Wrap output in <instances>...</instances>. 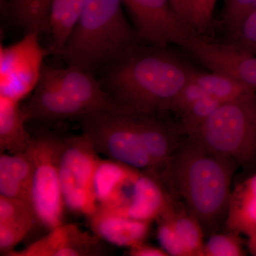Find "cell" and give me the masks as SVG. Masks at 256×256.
I'll use <instances>...</instances> for the list:
<instances>
[{
  "label": "cell",
  "mask_w": 256,
  "mask_h": 256,
  "mask_svg": "<svg viewBox=\"0 0 256 256\" xmlns=\"http://www.w3.org/2000/svg\"><path fill=\"white\" fill-rule=\"evenodd\" d=\"M238 165L192 137L175 152L161 182L201 224L205 236L225 225Z\"/></svg>",
  "instance_id": "1"
},
{
  "label": "cell",
  "mask_w": 256,
  "mask_h": 256,
  "mask_svg": "<svg viewBox=\"0 0 256 256\" xmlns=\"http://www.w3.org/2000/svg\"><path fill=\"white\" fill-rule=\"evenodd\" d=\"M107 67L106 92L114 105L144 114L170 112L194 72L166 48L140 45Z\"/></svg>",
  "instance_id": "2"
},
{
  "label": "cell",
  "mask_w": 256,
  "mask_h": 256,
  "mask_svg": "<svg viewBox=\"0 0 256 256\" xmlns=\"http://www.w3.org/2000/svg\"><path fill=\"white\" fill-rule=\"evenodd\" d=\"M122 0H85L77 23L60 54L67 64L92 72L109 66L139 46Z\"/></svg>",
  "instance_id": "3"
},
{
  "label": "cell",
  "mask_w": 256,
  "mask_h": 256,
  "mask_svg": "<svg viewBox=\"0 0 256 256\" xmlns=\"http://www.w3.org/2000/svg\"><path fill=\"white\" fill-rule=\"evenodd\" d=\"M114 106L108 92L92 72L74 66L60 68L44 64L40 82L21 108L26 121L54 122L77 120Z\"/></svg>",
  "instance_id": "4"
},
{
  "label": "cell",
  "mask_w": 256,
  "mask_h": 256,
  "mask_svg": "<svg viewBox=\"0 0 256 256\" xmlns=\"http://www.w3.org/2000/svg\"><path fill=\"white\" fill-rule=\"evenodd\" d=\"M188 137L234 160L245 178L256 172V90L222 104Z\"/></svg>",
  "instance_id": "5"
},
{
  "label": "cell",
  "mask_w": 256,
  "mask_h": 256,
  "mask_svg": "<svg viewBox=\"0 0 256 256\" xmlns=\"http://www.w3.org/2000/svg\"><path fill=\"white\" fill-rule=\"evenodd\" d=\"M77 121L98 153L158 178L143 146L134 111L114 106L82 116Z\"/></svg>",
  "instance_id": "6"
},
{
  "label": "cell",
  "mask_w": 256,
  "mask_h": 256,
  "mask_svg": "<svg viewBox=\"0 0 256 256\" xmlns=\"http://www.w3.org/2000/svg\"><path fill=\"white\" fill-rule=\"evenodd\" d=\"M62 139L50 134L32 138L28 151L34 165L31 205L36 220L52 229L63 224L64 204L58 160Z\"/></svg>",
  "instance_id": "7"
},
{
  "label": "cell",
  "mask_w": 256,
  "mask_h": 256,
  "mask_svg": "<svg viewBox=\"0 0 256 256\" xmlns=\"http://www.w3.org/2000/svg\"><path fill=\"white\" fill-rule=\"evenodd\" d=\"M100 160L85 134L62 140L58 160L60 186L65 206L74 213L88 217L98 206L94 178Z\"/></svg>",
  "instance_id": "8"
},
{
  "label": "cell",
  "mask_w": 256,
  "mask_h": 256,
  "mask_svg": "<svg viewBox=\"0 0 256 256\" xmlns=\"http://www.w3.org/2000/svg\"><path fill=\"white\" fill-rule=\"evenodd\" d=\"M40 33L26 32L14 44L0 48V96L21 102L31 95L41 77L50 50L38 40Z\"/></svg>",
  "instance_id": "9"
},
{
  "label": "cell",
  "mask_w": 256,
  "mask_h": 256,
  "mask_svg": "<svg viewBox=\"0 0 256 256\" xmlns=\"http://www.w3.org/2000/svg\"><path fill=\"white\" fill-rule=\"evenodd\" d=\"M132 16L140 41L150 46H182L195 32L174 11L170 0H122Z\"/></svg>",
  "instance_id": "10"
},
{
  "label": "cell",
  "mask_w": 256,
  "mask_h": 256,
  "mask_svg": "<svg viewBox=\"0 0 256 256\" xmlns=\"http://www.w3.org/2000/svg\"><path fill=\"white\" fill-rule=\"evenodd\" d=\"M182 47L210 72L226 74L256 90V56L228 43L208 41L195 32Z\"/></svg>",
  "instance_id": "11"
},
{
  "label": "cell",
  "mask_w": 256,
  "mask_h": 256,
  "mask_svg": "<svg viewBox=\"0 0 256 256\" xmlns=\"http://www.w3.org/2000/svg\"><path fill=\"white\" fill-rule=\"evenodd\" d=\"M101 239L84 232L74 224H62L46 236L21 250H12L9 256H88L102 254Z\"/></svg>",
  "instance_id": "12"
},
{
  "label": "cell",
  "mask_w": 256,
  "mask_h": 256,
  "mask_svg": "<svg viewBox=\"0 0 256 256\" xmlns=\"http://www.w3.org/2000/svg\"><path fill=\"white\" fill-rule=\"evenodd\" d=\"M140 136L161 180L175 152L186 138L180 124L163 120L161 114L134 112Z\"/></svg>",
  "instance_id": "13"
},
{
  "label": "cell",
  "mask_w": 256,
  "mask_h": 256,
  "mask_svg": "<svg viewBox=\"0 0 256 256\" xmlns=\"http://www.w3.org/2000/svg\"><path fill=\"white\" fill-rule=\"evenodd\" d=\"M139 171L114 160H100L94 178L98 205L119 212L124 210Z\"/></svg>",
  "instance_id": "14"
},
{
  "label": "cell",
  "mask_w": 256,
  "mask_h": 256,
  "mask_svg": "<svg viewBox=\"0 0 256 256\" xmlns=\"http://www.w3.org/2000/svg\"><path fill=\"white\" fill-rule=\"evenodd\" d=\"M88 218L92 232L101 240L128 248L144 242L152 223L133 220L118 212L100 206Z\"/></svg>",
  "instance_id": "15"
},
{
  "label": "cell",
  "mask_w": 256,
  "mask_h": 256,
  "mask_svg": "<svg viewBox=\"0 0 256 256\" xmlns=\"http://www.w3.org/2000/svg\"><path fill=\"white\" fill-rule=\"evenodd\" d=\"M172 198L159 178L139 171L129 200L120 213L133 220L152 222L162 213Z\"/></svg>",
  "instance_id": "16"
},
{
  "label": "cell",
  "mask_w": 256,
  "mask_h": 256,
  "mask_svg": "<svg viewBox=\"0 0 256 256\" xmlns=\"http://www.w3.org/2000/svg\"><path fill=\"white\" fill-rule=\"evenodd\" d=\"M34 165L26 150L0 156V196L16 198L31 204Z\"/></svg>",
  "instance_id": "17"
},
{
  "label": "cell",
  "mask_w": 256,
  "mask_h": 256,
  "mask_svg": "<svg viewBox=\"0 0 256 256\" xmlns=\"http://www.w3.org/2000/svg\"><path fill=\"white\" fill-rule=\"evenodd\" d=\"M225 225L227 230L248 236L256 229V172L234 186Z\"/></svg>",
  "instance_id": "18"
},
{
  "label": "cell",
  "mask_w": 256,
  "mask_h": 256,
  "mask_svg": "<svg viewBox=\"0 0 256 256\" xmlns=\"http://www.w3.org/2000/svg\"><path fill=\"white\" fill-rule=\"evenodd\" d=\"M26 120L18 101L0 96V150L10 154L25 152L32 136L26 130Z\"/></svg>",
  "instance_id": "19"
},
{
  "label": "cell",
  "mask_w": 256,
  "mask_h": 256,
  "mask_svg": "<svg viewBox=\"0 0 256 256\" xmlns=\"http://www.w3.org/2000/svg\"><path fill=\"white\" fill-rule=\"evenodd\" d=\"M161 214L170 220L190 256H202L204 232L201 224L186 210L182 202L172 198Z\"/></svg>",
  "instance_id": "20"
},
{
  "label": "cell",
  "mask_w": 256,
  "mask_h": 256,
  "mask_svg": "<svg viewBox=\"0 0 256 256\" xmlns=\"http://www.w3.org/2000/svg\"><path fill=\"white\" fill-rule=\"evenodd\" d=\"M85 0H52L50 28L52 34L50 54H58L82 14Z\"/></svg>",
  "instance_id": "21"
},
{
  "label": "cell",
  "mask_w": 256,
  "mask_h": 256,
  "mask_svg": "<svg viewBox=\"0 0 256 256\" xmlns=\"http://www.w3.org/2000/svg\"><path fill=\"white\" fill-rule=\"evenodd\" d=\"M192 78L207 96L222 104L236 100L248 92L256 90L232 77L218 72L204 73L194 70Z\"/></svg>",
  "instance_id": "22"
},
{
  "label": "cell",
  "mask_w": 256,
  "mask_h": 256,
  "mask_svg": "<svg viewBox=\"0 0 256 256\" xmlns=\"http://www.w3.org/2000/svg\"><path fill=\"white\" fill-rule=\"evenodd\" d=\"M52 0H10L9 13L26 32L48 30Z\"/></svg>",
  "instance_id": "23"
},
{
  "label": "cell",
  "mask_w": 256,
  "mask_h": 256,
  "mask_svg": "<svg viewBox=\"0 0 256 256\" xmlns=\"http://www.w3.org/2000/svg\"><path fill=\"white\" fill-rule=\"evenodd\" d=\"M240 236L229 230L223 233L217 232L212 234L204 242L202 256H247Z\"/></svg>",
  "instance_id": "24"
},
{
  "label": "cell",
  "mask_w": 256,
  "mask_h": 256,
  "mask_svg": "<svg viewBox=\"0 0 256 256\" xmlns=\"http://www.w3.org/2000/svg\"><path fill=\"white\" fill-rule=\"evenodd\" d=\"M222 104L216 99L206 96L198 99L184 111L180 114V126L186 137L196 132Z\"/></svg>",
  "instance_id": "25"
},
{
  "label": "cell",
  "mask_w": 256,
  "mask_h": 256,
  "mask_svg": "<svg viewBox=\"0 0 256 256\" xmlns=\"http://www.w3.org/2000/svg\"><path fill=\"white\" fill-rule=\"evenodd\" d=\"M256 12V0H225L222 22L228 38L235 34L246 20Z\"/></svg>",
  "instance_id": "26"
},
{
  "label": "cell",
  "mask_w": 256,
  "mask_h": 256,
  "mask_svg": "<svg viewBox=\"0 0 256 256\" xmlns=\"http://www.w3.org/2000/svg\"><path fill=\"white\" fill-rule=\"evenodd\" d=\"M35 220L0 223V250L5 255L14 250L30 233Z\"/></svg>",
  "instance_id": "27"
},
{
  "label": "cell",
  "mask_w": 256,
  "mask_h": 256,
  "mask_svg": "<svg viewBox=\"0 0 256 256\" xmlns=\"http://www.w3.org/2000/svg\"><path fill=\"white\" fill-rule=\"evenodd\" d=\"M36 220V215L30 203L0 196V223Z\"/></svg>",
  "instance_id": "28"
},
{
  "label": "cell",
  "mask_w": 256,
  "mask_h": 256,
  "mask_svg": "<svg viewBox=\"0 0 256 256\" xmlns=\"http://www.w3.org/2000/svg\"><path fill=\"white\" fill-rule=\"evenodd\" d=\"M158 223V238L161 248L172 256H190L172 225L165 216L160 214L156 220Z\"/></svg>",
  "instance_id": "29"
},
{
  "label": "cell",
  "mask_w": 256,
  "mask_h": 256,
  "mask_svg": "<svg viewBox=\"0 0 256 256\" xmlns=\"http://www.w3.org/2000/svg\"><path fill=\"white\" fill-rule=\"evenodd\" d=\"M228 43L256 56V12L244 21L238 32L229 38Z\"/></svg>",
  "instance_id": "30"
},
{
  "label": "cell",
  "mask_w": 256,
  "mask_h": 256,
  "mask_svg": "<svg viewBox=\"0 0 256 256\" xmlns=\"http://www.w3.org/2000/svg\"><path fill=\"white\" fill-rule=\"evenodd\" d=\"M206 96V94L202 90L201 87L194 82L191 77L188 84L175 98L170 108V112L171 111L181 114L194 102Z\"/></svg>",
  "instance_id": "31"
},
{
  "label": "cell",
  "mask_w": 256,
  "mask_h": 256,
  "mask_svg": "<svg viewBox=\"0 0 256 256\" xmlns=\"http://www.w3.org/2000/svg\"><path fill=\"white\" fill-rule=\"evenodd\" d=\"M217 1L218 0H196L192 28L198 34H201L210 26Z\"/></svg>",
  "instance_id": "32"
},
{
  "label": "cell",
  "mask_w": 256,
  "mask_h": 256,
  "mask_svg": "<svg viewBox=\"0 0 256 256\" xmlns=\"http://www.w3.org/2000/svg\"><path fill=\"white\" fill-rule=\"evenodd\" d=\"M170 1L178 16L194 31L192 28V21H193L196 0H170Z\"/></svg>",
  "instance_id": "33"
},
{
  "label": "cell",
  "mask_w": 256,
  "mask_h": 256,
  "mask_svg": "<svg viewBox=\"0 0 256 256\" xmlns=\"http://www.w3.org/2000/svg\"><path fill=\"white\" fill-rule=\"evenodd\" d=\"M128 255L130 256H168L162 248L150 245L146 242H140L129 248Z\"/></svg>",
  "instance_id": "34"
},
{
  "label": "cell",
  "mask_w": 256,
  "mask_h": 256,
  "mask_svg": "<svg viewBox=\"0 0 256 256\" xmlns=\"http://www.w3.org/2000/svg\"><path fill=\"white\" fill-rule=\"evenodd\" d=\"M247 246L250 255L256 256V229L248 236Z\"/></svg>",
  "instance_id": "35"
},
{
  "label": "cell",
  "mask_w": 256,
  "mask_h": 256,
  "mask_svg": "<svg viewBox=\"0 0 256 256\" xmlns=\"http://www.w3.org/2000/svg\"><path fill=\"white\" fill-rule=\"evenodd\" d=\"M0 9L4 16L8 14L10 10V0H0Z\"/></svg>",
  "instance_id": "36"
}]
</instances>
